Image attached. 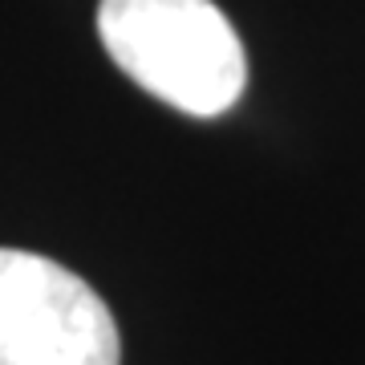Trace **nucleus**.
I'll use <instances>...</instances> for the list:
<instances>
[{"label":"nucleus","mask_w":365,"mask_h":365,"mask_svg":"<svg viewBox=\"0 0 365 365\" xmlns=\"http://www.w3.org/2000/svg\"><path fill=\"white\" fill-rule=\"evenodd\" d=\"M98 37L126 78L191 118L232 110L248 86L244 41L211 0H102Z\"/></svg>","instance_id":"obj_1"},{"label":"nucleus","mask_w":365,"mask_h":365,"mask_svg":"<svg viewBox=\"0 0 365 365\" xmlns=\"http://www.w3.org/2000/svg\"><path fill=\"white\" fill-rule=\"evenodd\" d=\"M0 365H122L106 300L49 256L0 248Z\"/></svg>","instance_id":"obj_2"}]
</instances>
